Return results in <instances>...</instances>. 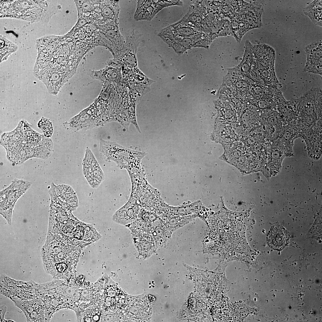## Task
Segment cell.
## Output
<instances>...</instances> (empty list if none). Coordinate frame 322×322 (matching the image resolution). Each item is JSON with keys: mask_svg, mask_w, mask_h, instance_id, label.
Instances as JSON below:
<instances>
[{"mask_svg": "<svg viewBox=\"0 0 322 322\" xmlns=\"http://www.w3.org/2000/svg\"><path fill=\"white\" fill-rule=\"evenodd\" d=\"M39 126L46 136H51L53 132V128L51 122L48 119H42L39 122Z\"/></svg>", "mask_w": 322, "mask_h": 322, "instance_id": "2e32d148", "label": "cell"}, {"mask_svg": "<svg viewBox=\"0 0 322 322\" xmlns=\"http://www.w3.org/2000/svg\"><path fill=\"white\" fill-rule=\"evenodd\" d=\"M7 310V306H5V305H3V306H0V322L7 321H8V320L7 321V320H6L4 318L5 315V313H6V312Z\"/></svg>", "mask_w": 322, "mask_h": 322, "instance_id": "e0dca14e", "label": "cell"}, {"mask_svg": "<svg viewBox=\"0 0 322 322\" xmlns=\"http://www.w3.org/2000/svg\"><path fill=\"white\" fill-rule=\"evenodd\" d=\"M85 232L83 242L90 244L101 239V236L92 225L85 223Z\"/></svg>", "mask_w": 322, "mask_h": 322, "instance_id": "5bb4252c", "label": "cell"}, {"mask_svg": "<svg viewBox=\"0 0 322 322\" xmlns=\"http://www.w3.org/2000/svg\"><path fill=\"white\" fill-rule=\"evenodd\" d=\"M0 278L1 294L13 302L36 297L38 284L32 281H17L6 275L1 276Z\"/></svg>", "mask_w": 322, "mask_h": 322, "instance_id": "277c9868", "label": "cell"}, {"mask_svg": "<svg viewBox=\"0 0 322 322\" xmlns=\"http://www.w3.org/2000/svg\"><path fill=\"white\" fill-rule=\"evenodd\" d=\"M56 1H0V17L48 21L59 9Z\"/></svg>", "mask_w": 322, "mask_h": 322, "instance_id": "7a4b0ae2", "label": "cell"}, {"mask_svg": "<svg viewBox=\"0 0 322 322\" xmlns=\"http://www.w3.org/2000/svg\"><path fill=\"white\" fill-rule=\"evenodd\" d=\"M101 33L103 41L114 58H117L122 55L126 50L125 40L120 33L118 18L103 24Z\"/></svg>", "mask_w": 322, "mask_h": 322, "instance_id": "5b68a950", "label": "cell"}, {"mask_svg": "<svg viewBox=\"0 0 322 322\" xmlns=\"http://www.w3.org/2000/svg\"><path fill=\"white\" fill-rule=\"evenodd\" d=\"M14 303L24 313L28 322H47L51 318L46 304L38 296Z\"/></svg>", "mask_w": 322, "mask_h": 322, "instance_id": "8992f818", "label": "cell"}, {"mask_svg": "<svg viewBox=\"0 0 322 322\" xmlns=\"http://www.w3.org/2000/svg\"><path fill=\"white\" fill-rule=\"evenodd\" d=\"M159 36L177 52L183 53L193 47H199L202 39L201 34L190 37H183L159 33Z\"/></svg>", "mask_w": 322, "mask_h": 322, "instance_id": "ba28073f", "label": "cell"}, {"mask_svg": "<svg viewBox=\"0 0 322 322\" xmlns=\"http://www.w3.org/2000/svg\"><path fill=\"white\" fill-rule=\"evenodd\" d=\"M18 46L2 35L0 37V62L6 60L18 49Z\"/></svg>", "mask_w": 322, "mask_h": 322, "instance_id": "4fadbf2b", "label": "cell"}, {"mask_svg": "<svg viewBox=\"0 0 322 322\" xmlns=\"http://www.w3.org/2000/svg\"><path fill=\"white\" fill-rule=\"evenodd\" d=\"M287 240V236L280 226H275L271 229L268 234L267 241L271 247L280 250L285 246Z\"/></svg>", "mask_w": 322, "mask_h": 322, "instance_id": "8fae6325", "label": "cell"}, {"mask_svg": "<svg viewBox=\"0 0 322 322\" xmlns=\"http://www.w3.org/2000/svg\"><path fill=\"white\" fill-rule=\"evenodd\" d=\"M179 0H138L134 18L136 21H151L160 10L174 5H182Z\"/></svg>", "mask_w": 322, "mask_h": 322, "instance_id": "52a82bcc", "label": "cell"}, {"mask_svg": "<svg viewBox=\"0 0 322 322\" xmlns=\"http://www.w3.org/2000/svg\"><path fill=\"white\" fill-rule=\"evenodd\" d=\"M85 223L79 221L76 225L72 233V236L75 240L83 242L85 232Z\"/></svg>", "mask_w": 322, "mask_h": 322, "instance_id": "9a60e30c", "label": "cell"}, {"mask_svg": "<svg viewBox=\"0 0 322 322\" xmlns=\"http://www.w3.org/2000/svg\"><path fill=\"white\" fill-rule=\"evenodd\" d=\"M81 250L55 243L45 244L41 254L45 271L55 279H69L75 268Z\"/></svg>", "mask_w": 322, "mask_h": 322, "instance_id": "6da1fadb", "label": "cell"}, {"mask_svg": "<svg viewBox=\"0 0 322 322\" xmlns=\"http://www.w3.org/2000/svg\"><path fill=\"white\" fill-rule=\"evenodd\" d=\"M303 12L315 24L322 26V0L309 3L304 8Z\"/></svg>", "mask_w": 322, "mask_h": 322, "instance_id": "7c38bea8", "label": "cell"}, {"mask_svg": "<svg viewBox=\"0 0 322 322\" xmlns=\"http://www.w3.org/2000/svg\"><path fill=\"white\" fill-rule=\"evenodd\" d=\"M83 172L89 185L93 188H97L100 183L97 181L101 179L104 174L92 153H86L83 163Z\"/></svg>", "mask_w": 322, "mask_h": 322, "instance_id": "30bf717a", "label": "cell"}, {"mask_svg": "<svg viewBox=\"0 0 322 322\" xmlns=\"http://www.w3.org/2000/svg\"><path fill=\"white\" fill-rule=\"evenodd\" d=\"M305 51L306 60L304 71L322 75V41L309 44Z\"/></svg>", "mask_w": 322, "mask_h": 322, "instance_id": "9c48e42d", "label": "cell"}, {"mask_svg": "<svg viewBox=\"0 0 322 322\" xmlns=\"http://www.w3.org/2000/svg\"><path fill=\"white\" fill-rule=\"evenodd\" d=\"M32 184L31 181L15 179L8 186L0 191V214L10 225L16 202Z\"/></svg>", "mask_w": 322, "mask_h": 322, "instance_id": "3957f363", "label": "cell"}]
</instances>
